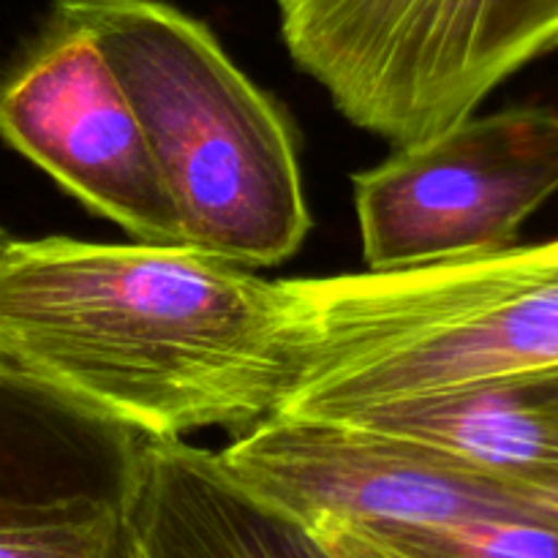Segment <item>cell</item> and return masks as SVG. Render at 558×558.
Here are the masks:
<instances>
[{
  "label": "cell",
  "instance_id": "1",
  "mask_svg": "<svg viewBox=\"0 0 558 558\" xmlns=\"http://www.w3.org/2000/svg\"><path fill=\"white\" fill-rule=\"evenodd\" d=\"M294 379L287 281L194 245L14 240L0 381L140 439L248 428Z\"/></svg>",
  "mask_w": 558,
  "mask_h": 558
},
{
  "label": "cell",
  "instance_id": "2",
  "mask_svg": "<svg viewBox=\"0 0 558 558\" xmlns=\"http://www.w3.org/2000/svg\"><path fill=\"white\" fill-rule=\"evenodd\" d=\"M287 287L294 379L278 414L343 420L430 392L558 376V240Z\"/></svg>",
  "mask_w": 558,
  "mask_h": 558
},
{
  "label": "cell",
  "instance_id": "3",
  "mask_svg": "<svg viewBox=\"0 0 558 558\" xmlns=\"http://www.w3.org/2000/svg\"><path fill=\"white\" fill-rule=\"evenodd\" d=\"M80 22L123 87L185 245L251 267L303 248L311 213L283 109L216 33L167 0H49Z\"/></svg>",
  "mask_w": 558,
  "mask_h": 558
},
{
  "label": "cell",
  "instance_id": "4",
  "mask_svg": "<svg viewBox=\"0 0 558 558\" xmlns=\"http://www.w3.org/2000/svg\"><path fill=\"white\" fill-rule=\"evenodd\" d=\"M278 20L332 107L396 147L472 118L558 52V0H278Z\"/></svg>",
  "mask_w": 558,
  "mask_h": 558
},
{
  "label": "cell",
  "instance_id": "5",
  "mask_svg": "<svg viewBox=\"0 0 558 558\" xmlns=\"http://www.w3.org/2000/svg\"><path fill=\"white\" fill-rule=\"evenodd\" d=\"M365 270H403L515 245L558 194V109L472 114L352 178Z\"/></svg>",
  "mask_w": 558,
  "mask_h": 558
},
{
  "label": "cell",
  "instance_id": "6",
  "mask_svg": "<svg viewBox=\"0 0 558 558\" xmlns=\"http://www.w3.org/2000/svg\"><path fill=\"white\" fill-rule=\"evenodd\" d=\"M216 458L234 483L303 526L319 518H550L439 447L343 420L267 414Z\"/></svg>",
  "mask_w": 558,
  "mask_h": 558
},
{
  "label": "cell",
  "instance_id": "7",
  "mask_svg": "<svg viewBox=\"0 0 558 558\" xmlns=\"http://www.w3.org/2000/svg\"><path fill=\"white\" fill-rule=\"evenodd\" d=\"M0 136L65 194L140 243L185 245L140 120L90 33L49 9L0 82Z\"/></svg>",
  "mask_w": 558,
  "mask_h": 558
},
{
  "label": "cell",
  "instance_id": "8",
  "mask_svg": "<svg viewBox=\"0 0 558 558\" xmlns=\"http://www.w3.org/2000/svg\"><path fill=\"white\" fill-rule=\"evenodd\" d=\"M136 558H330L319 539L234 483L216 452L140 439L118 477Z\"/></svg>",
  "mask_w": 558,
  "mask_h": 558
},
{
  "label": "cell",
  "instance_id": "9",
  "mask_svg": "<svg viewBox=\"0 0 558 558\" xmlns=\"http://www.w3.org/2000/svg\"><path fill=\"white\" fill-rule=\"evenodd\" d=\"M343 423L439 447L558 521V376L430 392Z\"/></svg>",
  "mask_w": 558,
  "mask_h": 558
},
{
  "label": "cell",
  "instance_id": "10",
  "mask_svg": "<svg viewBox=\"0 0 558 558\" xmlns=\"http://www.w3.org/2000/svg\"><path fill=\"white\" fill-rule=\"evenodd\" d=\"M305 529L330 558H558V521L550 518H319Z\"/></svg>",
  "mask_w": 558,
  "mask_h": 558
},
{
  "label": "cell",
  "instance_id": "11",
  "mask_svg": "<svg viewBox=\"0 0 558 558\" xmlns=\"http://www.w3.org/2000/svg\"><path fill=\"white\" fill-rule=\"evenodd\" d=\"M0 558H136L118 494L80 496L33 521L0 526Z\"/></svg>",
  "mask_w": 558,
  "mask_h": 558
},
{
  "label": "cell",
  "instance_id": "12",
  "mask_svg": "<svg viewBox=\"0 0 558 558\" xmlns=\"http://www.w3.org/2000/svg\"><path fill=\"white\" fill-rule=\"evenodd\" d=\"M14 392V385L0 381V526L44 518L49 512L63 510L82 496L58 494L52 488H44L36 480V472L25 456V441L20 439V430L11 423L14 409L9 407V398Z\"/></svg>",
  "mask_w": 558,
  "mask_h": 558
},
{
  "label": "cell",
  "instance_id": "13",
  "mask_svg": "<svg viewBox=\"0 0 558 558\" xmlns=\"http://www.w3.org/2000/svg\"><path fill=\"white\" fill-rule=\"evenodd\" d=\"M9 243H11V238L3 232V229H0V256H3V251L9 248Z\"/></svg>",
  "mask_w": 558,
  "mask_h": 558
}]
</instances>
